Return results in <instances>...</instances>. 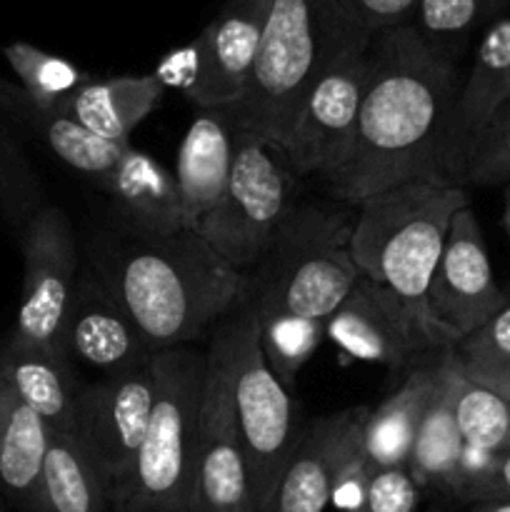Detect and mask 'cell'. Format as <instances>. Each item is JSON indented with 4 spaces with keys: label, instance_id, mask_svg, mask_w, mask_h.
<instances>
[{
    "label": "cell",
    "instance_id": "obj_1",
    "mask_svg": "<svg viewBox=\"0 0 510 512\" xmlns=\"http://www.w3.org/2000/svg\"><path fill=\"white\" fill-rule=\"evenodd\" d=\"M460 80V65L430 50L413 25L375 33L353 143L343 163L320 178L328 193L360 205L415 180L445 183V140Z\"/></svg>",
    "mask_w": 510,
    "mask_h": 512
},
{
    "label": "cell",
    "instance_id": "obj_2",
    "mask_svg": "<svg viewBox=\"0 0 510 512\" xmlns=\"http://www.w3.org/2000/svg\"><path fill=\"white\" fill-rule=\"evenodd\" d=\"M93 268L153 353L203 338L253 295L250 275L225 263L195 230L165 238L105 235Z\"/></svg>",
    "mask_w": 510,
    "mask_h": 512
},
{
    "label": "cell",
    "instance_id": "obj_3",
    "mask_svg": "<svg viewBox=\"0 0 510 512\" xmlns=\"http://www.w3.org/2000/svg\"><path fill=\"white\" fill-rule=\"evenodd\" d=\"M370 38L340 0H270L253 75L225 118L280 148L315 80Z\"/></svg>",
    "mask_w": 510,
    "mask_h": 512
},
{
    "label": "cell",
    "instance_id": "obj_4",
    "mask_svg": "<svg viewBox=\"0 0 510 512\" xmlns=\"http://www.w3.org/2000/svg\"><path fill=\"white\" fill-rule=\"evenodd\" d=\"M468 205L465 188L415 180L355 205L350 238L360 273L398 295L415 318L453 350L458 348L455 340L430 315L428 293L450 223Z\"/></svg>",
    "mask_w": 510,
    "mask_h": 512
},
{
    "label": "cell",
    "instance_id": "obj_5",
    "mask_svg": "<svg viewBox=\"0 0 510 512\" xmlns=\"http://www.w3.org/2000/svg\"><path fill=\"white\" fill-rule=\"evenodd\" d=\"M208 355L223 370L235 428L248 463L255 510L265 512L303 433L298 430L293 395L275 378L260 348L253 305H240L215 330Z\"/></svg>",
    "mask_w": 510,
    "mask_h": 512
},
{
    "label": "cell",
    "instance_id": "obj_6",
    "mask_svg": "<svg viewBox=\"0 0 510 512\" xmlns=\"http://www.w3.org/2000/svg\"><path fill=\"white\" fill-rule=\"evenodd\" d=\"M353 218L335 210L293 208L260 265L253 308L328 320L360 278L353 250Z\"/></svg>",
    "mask_w": 510,
    "mask_h": 512
},
{
    "label": "cell",
    "instance_id": "obj_7",
    "mask_svg": "<svg viewBox=\"0 0 510 512\" xmlns=\"http://www.w3.org/2000/svg\"><path fill=\"white\" fill-rule=\"evenodd\" d=\"M153 365L158 388L148 433L113 505L188 510L208 353L190 348L158 350Z\"/></svg>",
    "mask_w": 510,
    "mask_h": 512
},
{
    "label": "cell",
    "instance_id": "obj_8",
    "mask_svg": "<svg viewBox=\"0 0 510 512\" xmlns=\"http://www.w3.org/2000/svg\"><path fill=\"white\" fill-rule=\"evenodd\" d=\"M295 173L275 145L235 130V158L218 208L195 233L235 270L260 265L283 228Z\"/></svg>",
    "mask_w": 510,
    "mask_h": 512
},
{
    "label": "cell",
    "instance_id": "obj_9",
    "mask_svg": "<svg viewBox=\"0 0 510 512\" xmlns=\"http://www.w3.org/2000/svg\"><path fill=\"white\" fill-rule=\"evenodd\" d=\"M370 70V40L340 55L300 103L280 153L295 175H328L348 155Z\"/></svg>",
    "mask_w": 510,
    "mask_h": 512
},
{
    "label": "cell",
    "instance_id": "obj_10",
    "mask_svg": "<svg viewBox=\"0 0 510 512\" xmlns=\"http://www.w3.org/2000/svg\"><path fill=\"white\" fill-rule=\"evenodd\" d=\"M23 293L10 340L33 348L60 350L65 315L78 285V258L68 215L43 205L20 233Z\"/></svg>",
    "mask_w": 510,
    "mask_h": 512
},
{
    "label": "cell",
    "instance_id": "obj_11",
    "mask_svg": "<svg viewBox=\"0 0 510 512\" xmlns=\"http://www.w3.org/2000/svg\"><path fill=\"white\" fill-rule=\"evenodd\" d=\"M155 388L153 358L130 373L110 375L80 388L73 435L103 470L113 498L128 480L148 433Z\"/></svg>",
    "mask_w": 510,
    "mask_h": 512
},
{
    "label": "cell",
    "instance_id": "obj_12",
    "mask_svg": "<svg viewBox=\"0 0 510 512\" xmlns=\"http://www.w3.org/2000/svg\"><path fill=\"white\" fill-rule=\"evenodd\" d=\"M270 0H225L185 50V95L198 110H225L243 98L263 40Z\"/></svg>",
    "mask_w": 510,
    "mask_h": 512
},
{
    "label": "cell",
    "instance_id": "obj_13",
    "mask_svg": "<svg viewBox=\"0 0 510 512\" xmlns=\"http://www.w3.org/2000/svg\"><path fill=\"white\" fill-rule=\"evenodd\" d=\"M325 338L345 355L388 370L413 368L445 348L385 285L368 275L355 280L340 308L325 320Z\"/></svg>",
    "mask_w": 510,
    "mask_h": 512
},
{
    "label": "cell",
    "instance_id": "obj_14",
    "mask_svg": "<svg viewBox=\"0 0 510 512\" xmlns=\"http://www.w3.org/2000/svg\"><path fill=\"white\" fill-rule=\"evenodd\" d=\"M510 300L498 285L473 205L458 210L433 273L428 308L435 323L463 343Z\"/></svg>",
    "mask_w": 510,
    "mask_h": 512
},
{
    "label": "cell",
    "instance_id": "obj_15",
    "mask_svg": "<svg viewBox=\"0 0 510 512\" xmlns=\"http://www.w3.org/2000/svg\"><path fill=\"white\" fill-rule=\"evenodd\" d=\"M188 512H258L223 370L210 355Z\"/></svg>",
    "mask_w": 510,
    "mask_h": 512
},
{
    "label": "cell",
    "instance_id": "obj_16",
    "mask_svg": "<svg viewBox=\"0 0 510 512\" xmlns=\"http://www.w3.org/2000/svg\"><path fill=\"white\" fill-rule=\"evenodd\" d=\"M368 408L318 418L300 435L265 512H323L333 503L345 465L363 453Z\"/></svg>",
    "mask_w": 510,
    "mask_h": 512
},
{
    "label": "cell",
    "instance_id": "obj_17",
    "mask_svg": "<svg viewBox=\"0 0 510 512\" xmlns=\"http://www.w3.org/2000/svg\"><path fill=\"white\" fill-rule=\"evenodd\" d=\"M60 350L70 363L88 365L103 378L130 373L153 358L138 325L95 273L78 278L65 315Z\"/></svg>",
    "mask_w": 510,
    "mask_h": 512
},
{
    "label": "cell",
    "instance_id": "obj_18",
    "mask_svg": "<svg viewBox=\"0 0 510 512\" xmlns=\"http://www.w3.org/2000/svg\"><path fill=\"white\" fill-rule=\"evenodd\" d=\"M510 98V15L495 20L480 33L473 63L460 80L453 120L445 140L443 175L455 185L460 163L490 115Z\"/></svg>",
    "mask_w": 510,
    "mask_h": 512
},
{
    "label": "cell",
    "instance_id": "obj_19",
    "mask_svg": "<svg viewBox=\"0 0 510 512\" xmlns=\"http://www.w3.org/2000/svg\"><path fill=\"white\" fill-rule=\"evenodd\" d=\"M0 110L15 133L18 130L28 133L30 138L45 145L60 163L88 175L98 185L105 183V178L118 168L123 155L133 145L100 138L60 108L38 103L33 95L25 93L18 83L8 78H0Z\"/></svg>",
    "mask_w": 510,
    "mask_h": 512
},
{
    "label": "cell",
    "instance_id": "obj_20",
    "mask_svg": "<svg viewBox=\"0 0 510 512\" xmlns=\"http://www.w3.org/2000/svg\"><path fill=\"white\" fill-rule=\"evenodd\" d=\"M233 158L235 128L223 110H198L185 130L175 163L185 230H198L218 208L228 188Z\"/></svg>",
    "mask_w": 510,
    "mask_h": 512
},
{
    "label": "cell",
    "instance_id": "obj_21",
    "mask_svg": "<svg viewBox=\"0 0 510 512\" xmlns=\"http://www.w3.org/2000/svg\"><path fill=\"white\" fill-rule=\"evenodd\" d=\"M100 188L110 195L115 213L130 233L165 238L185 230L175 173L145 150L130 145Z\"/></svg>",
    "mask_w": 510,
    "mask_h": 512
},
{
    "label": "cell",
    "instance_id": "obj_22",
    "mask_svg": "<svg viewBox=\"0 0 510 512\" xmlns=\"http://www.w3.org/2000/svg\"><path fill=\"white\" fill-rule=\"evenodd\" d=\"M0 383L43 418L50 430L73 433L80 388L73 363L55 350L5 340L0 345Z\"/></svg>",
    "mask_w": 510,
    "mask_h": 512
},
{
    "label": "cell",
    "instance_id": "obj_23",
    "mask_svg": "<svg viewBox=\"0 0 510 512\" xmlns=\"http://www.w3.org/2000/svg\"><path fill=\"white\" fill-rule=\"evenodd\" d=\"M163 93L158 73L88 78L58 108L100 138L130 143L135 128L160 108Z\"/></svg>",
    "mask_w": 510,
    "mask_h": 512
},
{
    "label": "cell",
    "instance_id": "obj_24",
    "mask_svg": "<svg viewBox=\"0 0 510 512\" xmlns=\"http://www.w3.org/2000/svg\"><path fill=\"white\" fill-rule=\"evenodd\" d=\"M448 350L420 360L408 370V378L388 400L370 410L365 420L363 448L375 470L408 468L410 448L418 433L420 418L440 383L443 355Z\"/></svg>",
    "mask_w": 510,
    "mask_h": 512
},
{
    "label": "cell",
    "instance_id": "obj_25",
    "mask_svg": "<svg viewBox=\"0 0 510 512\" xmlns=\"http://www.w3.org/2000/svg\"><path fill=\"white\" fill-rule=\"evenodd\" d=\"M50 428L0 383V498L43 512V465Z\"/></svg>",
    "mask_w": 510,
    "mask_h": 512
},
{
    "label": "cell",
    "instance_id": "obj_26",
    "mask_svg": "<svg viewBox=\"0 0 510 512\" xmlns=\"http://www.w3.org/2000/svg\"><path fill=\"white\" fill-rule=\"evenodd\" d=\"M453 363L455 350H448L443 355L440 383L420 418L408 460V470L420 490H433V493L443 495L445 503L453 500L458 460L465 445L453 410V383H450Z\"/></svg>",
    "mask_w": 510,
    "mask_h": 512
},
{
    "label": "cell",
    "instance_id": "obj_27",
    "mask_svg": "<svg viewBox=\"0 0 510 512\" xmlns=\"http://www.w3.org/2000/svg\"><path fill=\"white\" fill-rule=\"evenodd\" d=\"M43 512H113L108 478L73 433L50 430L43 465Z\"/></svg>",
    "mask_w": 510,
    "mask_h": 512
},
{
    "label": "cell",
    "instance_id": "obj_28",
    "mask_svg": "<svg viewBox=\"0 0 510 512\" xmlns=\"http://www.w3.org/2000/svg\"><path fill=\"white\" fill-rule=\"evenodd\" d=\"M510 0H418L410 25L430 50L460 63L473 38L508 15Z\"/></svg>",
    "mask_w": 510,
    "mask_h": 512
},
{
    "label": "cell",
    "instance_id": "obj_29",
    "mask_svg": "<svg viewBox=\"0 0 510 512\" xmlns=\"http://www.w3.org/2000/svg\"><path fill=\"white\" fill-rule=\"evenodd\" d=\"M453 410L460 435L473 448L488 453H508L510 450V400L490 390L488 385L468 378L455 353L453 363Z\"/></svg>",
    "mask_w": 510,
    "mask_h": 512
},
{
    "label": "cell",
    "instance_id": "obj_30",
    "mask_svg": "<svg viewBox=\"0 0 510 512\" xmlns=\"http://www.w3.org/2000/svg\"><path fill=\"white\" fill-rule=\"evenodd\" d=\"M43 205V183L30 165L18 133L0 110V218L20 235Z\"/></svg>",
    "mask_w": 510,
    "mask_h": 512
},
{
    "label": "cell",
    "instance_id": "obj_31",
    "mask_svg": "<svg viewBox=\"0 0 510 512\" xmlns=\"http://www.w3.org/2000/svg\"><path fill=\"white\" fill-rule=\"evenodd\" d=\"M260 348L275 378L290 388L295 375L315 355L320 343L325 340L323 320L300 318L288 313H258Z\"/></svg>",
    "mask_w": 510,
    "mask_h": 512
},
{
    "label": "cell",
    "instance_id": "obj_32",
    "mask_svg": "<svg viewBox=\"0 0 510 512\" xmlns=\"http://www.w3.org/2000/svg\"><path fill=\"white\" fill-rule=\"evenodd\" d=\"M3 53L13 68L15 78H18L20 88L50 108H58L75 88H80L90 78L70 60L48 53L43 48H35L30 43H20V40L5 45Z\"/></svg>",
    "mask_w": 510,
    "mask_h": 512
},
{
    "label": "cell",
    "instance_id": "obj_33",
    "mask_svg": "<svg viewBox=\"0 0 510 512\" xmlns=\"http://www.w3.org/2000/svg\"><path fill=\"white\" fill-rule=\"evenodd\" d=\"M455 185H510V98L475 135L455 175Z\"/></svg>",
    "mask_w": 510,
    "mask_h": 512
},
{
    "label": "cell",
    "instance_id": "obj_34",
    "mask_svg": "<svg viewBox=\"0 0 510 512\" xmlns=\"http://www.w3.org/2000/svg\"><path fill=\"white\" fill-rule=\"evenodd\" d=\"M420 495L423 490L408 468H385L370 478L353 512H418Z\"/></svg>",
    "mask_w": 510,
    "mask_h": 512
},
{
    "label": "cell",
    "instance_id": "obj_35",
    "mask_svg": "<svg viewBox=\"0 0 510 512\" xmlns=\"http://www.w3.org/2000/svg\"><path fill=\"white\" fill-rule=\"evenodd\" d=\"M465 363H510V300L455 348Z\"/></svg>",
    "mask_w": 510,
    "mask_h": 512
},
{
    "label": "cell",
    "instance_id": "obj_36",
    "mask_svg": "<svg viewBox=\"0 0 510 512\" xmlns=\"http://www.w3.org/2000/svg\"><path fill=\"white\" fill-rule=\"evenodd\" d=\"M340 3L370 35L398 25H410L418 8V0H340Z\"/></svg>",
    "mask_w": 510,
    "mask_h": 512
},
{
    "label": "cell",
    "instance_id": "obj_37",
    "mask_svg": "<svg viewBox=\"0 0 510 512\" xmlns=\"http://www.w3.org/2000/svg\"><path fill=\"white\" fill-rule=\"evenodd\" d=\"M463 363V370L468 378L478 380V383L488 385L490 390L500 393L503 398L510 400V363H495V365H483V363Z\"/></svg>",
    "mask_w": 510,
    "mask_h": 512
},
{
    "label": "cell",
    "instance_id": "obj_38",
    "mask_svg": "<svg viewBox=\"0 0 510 512\" xmlns=\"http://www.w3.org/2000/svg\"><path fill=\"white\" fill-rule=\"evenodd\" d=\"M483 500H510V450L498 458L493 478L485 485L483 498L478 503H483Z\"/></svg>",
    "mask_w": 510,
    "mask_h": 512
},
{
    "label": "cell",
    "instance_id": "obj_39",
    "mask_svg": "<svg viewBox=\"0 0 510 512\" xmlns=\"http://www.w3.org/2000/svg\"><path fill=\"white\" fill-rule=\"evenodd\" d=\"M465 512H510V500H483V503L465 505Z\"/></svg>",
    "mask_w": 510,
    "mask_h": 512
},
{
    "label": "cell",
    "instance_id": "obj_40",
    "mask_svg": "<svg viewBox=\"0 0 510 512\" xmlns=\"http://www.w3.org/2000/svg\"><path fill=\"white\" fill-rule=\"evenodd\" d=\"M113 512H188V510H170V508H153V505H113Z\"/></svg>",
    "mask_w": 510,
    "mask_h": 512
},
{
    "label": "cell",
    "instance_id": "obj_41",
    "mask_svg": "<svg viewBox=\"0 0 510 512\" xmlns=\"http://www.w3.org/2000/svg\"><path fill=\"white\" fill-rule=\"evenodd\" d=\"M428 512H465V508L463 505H455V503H443V505H435V508Z\"/></svg>",
    "mask_w": 510,
    "mask_h": 512
},
{
    "label": "cell",
    "instance_id": "obj_42",
    "mask_svg": "<svg viewBox=\"0 0 510 512\" xmlns=\"http://www.w3.org/2000/svg\"><path fill=\"white\" fill-rule=\"evenodd\" d=\"M503 220H505V228H508V233H510V185H505V213H503Z\"/></svg>",
    "mask_w": 510,
    "mask_h": 512
},
{
    "label": "cell",
    "instance_id": "obj_43",
    "mask_svg": "<svg viewBox=\"0 0 510 512\" xmlns=\"http://www.w3.org/2000/svg\"><path fill=\"white\" fill-rule=\"evenodd\" d=\"M0 512H3V503H0Z\"/></svg>",
    "mask_w": 510,
    "mask_h": 512
}]
</instances>
